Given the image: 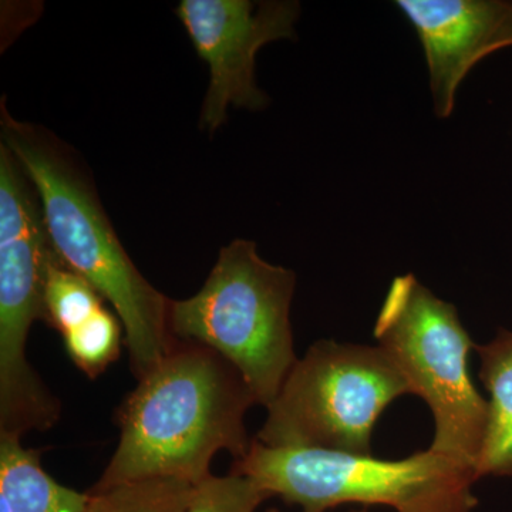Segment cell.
<instances>
[{
  "mask_svg": "<svg viewBox=\"0 0 512 512\" xmlns=\"http://www.w3.org/2000/svg\"><path fill=\"white\" fill-rule=\"evenodd\" d=\"M57 258L35 184L0 144V434L52 429L62 413L26 357L33 323L45 320L46 279Z\"/></svg>",
  "mask_w": 512,
  "mask_h": 512,
  "instance_id": "5b68a950",
  "label": "cell"
},
{
  "mask_svg": "<svg viewBox=\"0 0 512 512\" xmlns=\"http://www.w3.org/2000/svg\"><path fill=\"white\" fill-rule=\"evenodd\" d=\"M123 329L119 316L101 308L82 325L64 333V346L74 365L96 379L119 359Z\"/></svg>",
  "mask_w": 512,
  "mask_h": 512,
  "instance_id": "5bb4252c",
  "label": "cell"
},
{
  "mask_svg": "<svg viewBox=\"0 0 512 512\" xmlns=\"http://www.w3.org/2000/svg\"><path fill=\"white\" fill-rule=\"evenodd\" d=\"M266 512H279L278 510H269V511H266Z\"/></svg>",
  "mask_w": 512,
  "mask_h": 512,
  "instance_id": "2e32d148",
  "label": "cell"
},
{
  "mask_svg": "<svg viewBox=\"0 0 512 512\" xmlns=\"http://www.w3.org/2000/svg\"><path fill=\"white\" fill-rule=\"evenodd\" d=\"M0 113L2 144L35 184L57 256L111 303L126 330L131 372L144 379L177 343L171 299L131 261L73 148L45 127L13 119L3 101Z\"/></svg>",
  "mask_w": 512,
  "mask_h": 512,
  "instance_id": "7a4b0ae2",
  "label": "cell"
},
{
  "mask_svg": "<svg viewBox=\"0 0 512 512\" xmlns=\"http://www.w3.org/2000/svg\"><path fill=\"white\" fill-rule=\"evenodd\" d=\"M295 285V274L262 259L255 242L235 239L221 248L200 292L171 301V333L220 353L268 409L299 360L291 325Z\"/></svg>",
  "mask_w": 512,
  "mask_h": 512,
  "instance_id": "3957f363",
  "label": "cell"
},
{
  "mask_svg": "<svg viewBox=\"0 0 512 512\" xmlns=\"http://www.w3.org/2000/svg\"><path fill=\"white\" fill-rule=\"evenodd\" d=\"M232 473L251 477L271 497L303 512L348 503L387 505L397 512H473L477 505L476 470L431 448L387 461L372 454L266 447L254 439Z\"/></svg>",
  "mask_w": 512,
  "mask_h": 512,
  "instance_id": "277c9868",
  "label": "cell"
},
{
  "mask_svg": "<svg viewBox=\"0 0 512 512\" xmlns=\"http://www.w3.org/2000/svg\"><path fill=\"white\" fill-rule=\"evenodd\" d=\"M474 349L481 360V380L490 393L477 477H512V332L500 329L490 343Z\"/></svg>",
  "mask_w": 512,
  "mask_h": 512,
  "instance_id": "8fae6325",
  "label": "cell"
},
{
  "mask_svg": "<svg viewBox=\"0 0 512 512\" xmlns=\"http://www.w3.org/2000/svg\"><path fill=\"white\" fill-rule=\"evenodd\" d=\"M353 512H366V511H353Z\"/></svg>",
  "mask_w": 512,
  "mask_h": 512,
  "instance_id": "e0dca14e",
  "label": "cell"
},
{
  "mask_svg": "<svg viewBox=\"0 0 512 512\" xmlns=\"http://www.w3.org/2000/svg\"><path fill=\"white\" fill-rule=\"evenodd\" d=\"M254 404L244 377L220 353L177 340L121 404L119 446L89 493L153 480L200 484L220 451L237 461L247 456L245 416Z\"/></svg>",
  "mask_w": 512,
  "mask_h": 512,
  "instance_id": "6da1fadb",
  "label": "cell"
},
{
  "mask_svg": "<svg viewBox=\"0 0 512 512\" xmlns=\"http://www.w3.org/2000/svg\"><path fill=\"white\" fill-rule=\"evenodd\" d=\"M89 491L57 483L43 470L40 450L25 448L20 437L0 434V512H84Z\"/></svg>",
  "mask_w": 512,
  "mask_h": 512,
  "instance_id": "30bf717a",
  "label": "cell"
},
{
  "mask_svg": "<svg viewBox=\"0 0 512 512\" xmlns=\"http://www.w3.org/2000/svg\"><path fill=\"white\" fill-rule=\"evenodd\" d=\"M104 298L83 276L57 258L49 268L45 289V322L62 333L82 325L99 312Z\"/></svg>",
  "mask_w": 512,
  "mask_h": 512,
  "instance_id": "7c38bea8",
  "label": "cell"
},
{
  "mask_svg": "<svg viewBox=\"0 0 512 512\" xmlns=\"http://www.w3.org/2000/svg\"><path fill=\"white\" fill-rule=\"evenodd\" d=\"M380 348L434 417L436 453L474 468L487 429L488 402L478 393L468 353L476 348L453 303L437 298L412 274L390 284L375 325Z\"/></svg>",
  "mask_w": 512,
  "mask_h": 512,
  "instance_id": "8992f818",
  "label": "cell"
},
{
  "mask_svg": "<svg viewBox=\"0 0 512 512\" xmlns=\"http://www.w3.org/2000/svg\"><path fill=\"white\" fill-rule=\"evenodd\" d=\"M269 497L251 477L238 473L210 476L195 485L185 512H255Z\"/></svg>",
  "mask_w": 512,
  "mask_h": 512,
  "instance_id": "9a60e30c",
  "label": "cell"
},
{
  "mask_svg": "<svg viewBox=\"0 0 512 512\" xmlns=\"http://www.w3.org/2000/svg\"><path fill=\"white\" fill-rule=\"evenodd\" d=\"M426 56L434 111L451 116L467 74L485 57L512 46V2L399 0Z\"/></svg>",
  "mask_w": 512,
  "mask_h": 512,
  "instance_id": "9c48e42d",
  "label": "cell"
},
{
  "mask_svg": "<svg viewBox=\"0 0 512 512\" xmlns=\"http://www.w3.org/2000/svg\"><path fill=\"white\" fill-rule=\"evenodd\" d=\"M412 387L380 346L319 340L296 362L255 440L370 456L376 421Z\"/></svg>",
  "mask_w": 512,
  "mask_h": 512,
  "instance_id": "52a82bcc",
  "label": "cell"
},
{
  "mask_svg": "<svg viewBox=\"0 0 512 512\" xmlns=\"http://www.w3.org/2000/svg\"><path fill=\"white\" fill-rule=\"evenodd\" d=\"M298 2L183 0L175 9L200 59L210 67L202 104L201 130L214 134L227 121L228 107L262 110L268 96L255 79L259 49L295 36Z\"/></svg>",
  "mask_w": 512,
  "mask_h": 512,
  "instance_id": "ba28073f",
  "label": "cell"
},
{
  "mask_svg": "<svg viewBox=\"0 0 512 512\" xmlns=\"http://www.w3.org/2000/svg\"><path fill=\"white\" fill-rule=\"evenodd\" d=\"M194 487L178 480L121 485L104 493H90L84 512H185Z\"/></svg>",
  "mask_w": 512,
  "mask_h": 512,
  "instance_id": "4fadbf2b",
  "label": "cell"
}]
</instances>
